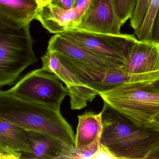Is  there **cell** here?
I'll use <instances>...</instances> for the list:
<instances>
[{
  "label": "cell",
  "mask_w": 159,
  "mask_h": 159,
  "mask_svg": "<svg viewBox=\"0 0 159 159\" xmlns=\"http://www.w3.org/2000/svg\"><path fill=\"white\" fill-rule=\"evenodd\" d=\"M151 41L157 44L159 43V10L154 21Z\"/></svg>",
  "instance_id": "22"
},
{
  "label": "cell",
  "mask_w": 159,
  "mask_h": 159,
  "mask_svg": "<svg viewBox=\"0 0 159 159\" xmlns=\"http://www.w3.org/2000/svg\"><path fill=\"white\" fill-rule=\"evenodd\" d=\"M159 44V43H158Z\"/></svg>",
  "instance_id": "29"
},
{
  "label": "cell",
  "mask_w": 159,
  "mask_h": 159,
  "mask_svg": "<svg viewBox=\"0 0 159 159\" xmlns=\"http://www.w3.org/2000/svg\"><path fill=\"white\" fill-rule=\"evenodd\" d=\"M76 0H51L50 3L64 9H71L75 7Z\"/></svg>",
  "instance_id": "21"
},
{
  "label": "cell",
  "mask_w": 159,
  "mask_h": 159,
  "mask_svg": "<svg viewBox=\"0 0 159 159\" xmlns=\"http://www.w3.org/2000/svg\"><path fill=\"white\" fill-rule=\"evenodd\" d=\"M100 138L101 137L97 138L89 145L82 149H75L73 159H93L99 149Z\"/></svg>",
  "instance_id": "20"
},
{
  "label": "cell",
  "mask_w": 159,
  "mask_h": 159,
  "mask_svg": "<svg viewBox=\"0 0 159 159\" xmlns=\"http://www.w3.org/2000/svg\"><path fill=\"white\" fill-rule=\"evenodd\" d=\"M37 61L30 25L14 28L0 21V88L13 85L23 71Z\"/></svg>",
  "instance_id": "4"
},
{
  "label": "cell",
  "mask_w": 159,
  "mask_h": 159,
  "mask_svg": "<svg viewBox=\"0 0 159 159\" xmlns=\"http://www.w3.org/2000/svg\"><path fill=\"white\" fill-rule=\"evenodd\" d=\"M147 159H159V146L150 153Z\"/></svg>",
  "instance_id": "27"
},
{
  "label": "cell",
  "mask_w": 159,
  "mask_h": 159,
  "mask_svg": "<svg viewBox=\"0 0 159 159\" xmlns=\"http://www.w3.org/2000/svg\"><path fill=\"white\" fill-rule=\"evenodd\" d=\"M51 1V0H36L38 5H39V7L43 6L49 3Z\"/></svg>",
  "instance_id": "28"
},
{
  "label": "cell",
  "mask_w": 159,
  "mask_h": 159,
  "mask_svg": "<svg viewBox=\"0 0 159 159\" xmlns=\"http://www.w3.org/2000/svg\"><path fill=\"white\" fill-rule=\"evenodd\" d=\"M21 156V154L9 152L0 147V159H19Z\"/></svg>",
  "instance_id": "24"
},
{
  "label": "cell",
  "mask_w": 159,
  "mask_h": 159,
  "mask_svg": "<svg viewBox=\"0 0 159 159\" xmlns=\"http://www.w3.org/2000/svg\"><path fill=\"white\" fill-rule=\"evenodd\" d=\"M111 2L116 15L123 25L130 19L137 0H111Z\"/></svg>",
  "instance_id": "18"
},
{
  "label": "cell",
  "mask_w": 159,
  "mask_h": 159,
  "mask_svg": "<svg viewBox=\"0 0 159 159\" xmlns=\"http://www.w3.org/2000/svg\"><path fill=\"white\" fill-rule=\"evenodd\" d=\"M89 2L71 9H62L49 3L39 7L35 19L51 33L56 34L72 30L79 23Z\"/></svg>",
  "instance_id": "11"
},
{
  "label": "cell",
  "mask_w": 159,
  "mask_h": 159,
  "mask_svg": "<svg viewBox=\"0 0 159 159\" xmlns=\"http://www.w3.org/2000/svg\"><path fill=\"white\" fill-rule=\"evenodd\" d=\"M39 8L36 0H0V21L14 28L30 25Z\"/></svg>",
  "instance_id": "14"
},
{
  "label": "cell",
  "mask_w": 159,
  "mask_h": 159,
  "mask_svg": "<svg viewBox=\"0 0 159 159\" xmlns=\"http://www.w3.org/2000/svg\"><path fill=\"white\" fill-rule=\"evenodd\" d=\"M0 119L15 124L25 131L52 137L74 150L75 135L72 128L61 113L26 101L0 89Z\"/></svg>",
  "instance_id": "1"
},
{
  "label": "cell",
  "mask_w": 159,
  "mask_h": 159,
  "mask_svg": "<svg viewBox=\"0 0 159 159\" xmlns=\"http://www.w3.org/2000/svg\"><path fill=\"white\" fill-rule=\"evenodd\" d=\"M101 146L116 159H147L159 146V132L138 127L104 103Z\"/></svg>",
  "instance_id": "2"
},
{
  "label": "cell",
  "mask_w": 159,
  "mask_h": 159,
  "mask_svg": "<svg viewBox=\"0 0 159 159\" xmlns=\"http://www.w3.org/2000/svg\"><path fill=\"white\" fill-rule=\"evenodd\" d=\"M8 90L21 99L57 110H60L68 95V89L62 82L42 68L28 73Z\"/></svg>",
  "instance_id": "6"
},
{
  "label": "cell",
  "mask_w": 159,
  "mask_h": 159,
  "mask_svg": "<svg viewBox=\"0 0 159 159\" xmlns=\"http://www.w3.org/2000/svg\"><path fill=\"white\" fill-rule=\"evenodd\" d=\"M121 70L132 74L159 71V44L137 40L132 46Z\"/></svg>",
  "instance_id": "12"
},
{
  "label": "cell",
  "mask_w": 159,
  "mask_h": 159,
  "mask_svg": "<svg viewBox=\"0 0 159 159\" xmlns=\"http://www.w3.org/2000/svg\"><path fill=\"white\" fill-rule=\"evenodd\" d=\"M58 34L94 53L124 62L132 46L138 40L134 35L105 34L77 30Z\"/></svg>",
  "instance_id": "7"
},
{
  "label": "cell",
  "mask_w": 159,
  "mask_h": 159,
  "mask_svg": "<svg viewBox=\"0 0 159 159\" xmlns=\"http://www.w3.org/2000/svg\"><path fill=\"white\" fill-rule=\"evenodd\" d=\"M0 147L9 152L21 154L20 159L31 153L25 131L15 124L1 119Z\"/></svg>",
  "instance_id": "15"
},
{
  "label": "cell",
  "mask_w": 159,
  "mask_h": 159,
  "mask_svg": "<svg viewBox=\"0 0 159 159\" xmlns=\"http://www.w3.org/2000/svg\"><path fill=\"white\" fill-rule=\"evenodd\" d=\"M47 49L80 62L112 69H120L124 62L102 56L80 46L56 34L50 38Z\"/></svg>",
  "instance_id": "10"
},
{
  "label": "cell",
  "mask_w": 159,
  "mask_h": 159,
  "mask_svg": "<svg viewBox=\"0 0 159 159\" xmlns=\"http://www.w3.org/2000/svg\"><path fill=\"white\" fill-rule=\"evenodd\" d=\"M151 0H137L136 6L130 19V26L137 31L141 27L145 17Z\"/></svg>",
  "instance_id": "19"
},
{
  "label": "cell",
  "mask_w": 159,
  "mask_h": 159,
  "mask_svg": "<svg viewBox=\"0 0 159 159\" xmlns=\"http://www.w3.org/2000/svg\"><path fill=\"white\" fill-rule=\"evenodd\" d=\"M61 62L71 70L82 83L99 95L127 82H151L156 80V72L132 74L120 69H112L80 62L55 52Z\"/></svg>",
  "instance_id": "5"
},
{
  "label": "cell",
  "mask_w": 159,
  "mask_h": 159,
  "mask_svg": "<svg viewBox=\"0 0 159 159\" xmlns=\"http://www.w3.org/2000/svg\"><path fill=\"white\" fill-rule=\"evenodd\" d=\"M78 124L75 135V149H80L101 137L102 130V112H85L78 116Z\"/></svg>",
  "instance_id": "16"
},
{
  "label": "cell",
  "mask_w": 159,
  "mask_h": 159,
  "mask_svg": "<svg viewBox=\"0 0 159 159\" xmlns=\"http://www.w3.org/2000/svg\"><path fill=\"white\" fill-rule=\"evenodd\" d=\"M93 159H115V157L109 151L100 145L99 149Z\"/></svg>",
  "instance_id": "23"
},
{
  "label": "cell",
  "mask_w": 159,
  "mask_h": 159,
  "mask_svg": "<svg viewBox=\"0 0 159 159\" xmlns=\"http://www.w3.org/2000/svg\"><path fill=\"white\" fill-rule=\"evenodd\" d=\"M151 82H127L99 94L104 103L138 127H145L159 114V92Z\"/></svg>",
  "instance_id": "3"
},
{
  "label": "cell",
  "mask_w": 159,
  "mask_h": 159,
  "mask_svg": "<svg viewBox=\"0 0 159 159\" xmlns=\"http://www.w3.org/2000/svg\"><path fill=\"white\" fill-rule=\"evenodd\" d=\"M41 58L43 63L41 68L54 74L66 85L72 110L84 108L98 95L82 83L71 70L61 62L55 52L47 49Z\"/></svg>",
  "instance_id": "8"
},
{
  "label": "cell",
  "mask_w": 159,
  "mask_h": 159,
  "mask_svg": "<svg viewBox=\"0 0 159 159\" xmlns=\"http://www.w3.org/2000/svg\"><path fill=\"white\" fill-rule=\"evenodd\" d=\"M148 86L152 89L159 92V79L148 83Z\"/></svg>",
  "instance_id": "26"
},
{
  "label": "cell",
  "mask_w": 159,
  "mask_h": 159,
  "mask_svg": "<svg viewBox=\"0 0 159 159\" xmlns=\"http://www.w3.org/2000/svg\"><path fill=\"white\" fill-rule=\"evenodd\" d=\"M159 10V0H151L142 25L137 31L134 32L138 40L151 41L153 24Z\"/></svg>",
  "instance_id": "17"
},
{
  "label": "cell",
  "mask_w": 159,
  "mask_h": 159,
  "mask_svg": "<svg viewBox=\"0 0 159 159\" xmlns=\"http://www.w3.org/2000/svg\"><path fill=\"white\" fill-rule=\"evenodd\" d=\"M145 127L150 128L152 129L159 132V114L155 116L152 120L147 124Z\"/></svg>",
  "instance_id": "25"
},
{
  "label": "cell",
  "mask_w": 159,
  "mask_h": 159,
  "mask_svg": "<svg viewBox=\"0 0 159 159\" xmlns=\"http://www.w3.org/2000/svg\"><path fill=\"white\" fill-rule=\"evenodd\" d=\"M121 26L111 0H90L75 30L119 35Z\"/></svg>",
  "instance_id": "9"
},
{
  "label": "cell",
  "mask_w": 159,
  "mask_h": 159,
  "mask_svg": "<svg viewBox=\"0 0 159 159\" xmlns=\"http://www.w3.org/2000/svg\"><path fill=\"white\" fill-rule=\"evenodd\" d=\"M25 132L31 153L21 159H72L75 150L70 149L58 140L34 132Z\"/></svg>",
  "instance_id": "13"
}]
</instances>
